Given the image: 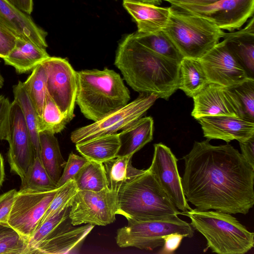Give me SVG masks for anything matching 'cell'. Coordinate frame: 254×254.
I'll return each instance as SVG.
<instances>
[{
  "label": "cell",
  "instance_id": "cell-49",
  "mask_svg": "<svg viewBox=\"0 0 254 254\" xmlns=\"http://www.w3.org/2000/svg\"><path fill=\"white\" fill-rule=\"evenodd\" d=\"M137 0L141 1L142 2L154 4L155 5H156V4H160V3L162 1V0Z\"/></svg>",
  "mask_w": 254,
  "mask_h": 254
},
{
  "label": "cell",
  "instance_id": "cell-32",
  "mask_svg": "<svg viewBox=\"0 0 254 254\" xmlns=\"http://www.w3.org/2000/svg\"><path fill=\"white\" fill-rule=\"evenodd\" d=\"M47 76L42 63L36 66L24 82L23 85L38 116L42 113L46 94Z\"/></svg>",
  "mask_w": 254,
  "mask_h": 254
},
{
  "label": "cell",
  "instance_id": "cell-42",
  "mask_svg": "<svg viewBox=\"0 0 254 254\" xmlns=\"http://www.w3.org/2000/svg\"><path fill=\"white\" fill-rule=\"evenodd\" d=\"M185 236L178 233H172L166 236L164 239L162 248L158 254H172L179 247Z\"/></svg>",
  "mask_w": 254,
  "mask_h": 254
},
{
  "label": "cell",
  "instance_id": "cell-14",
  "mask_svg": "<svg viewBox=\"0 0 254 254\" xmlns=\"http://www.w3.org/2000/svg\"><path fill=\"white\" fill-rule=\"evenodd\" d=\"M8 142L10 171L22 179L34 162L35 151L21 109L14 100L11 103Z\"/></svg>",
  "mask_w": 254,
  "mask_h": 254
},
{
  "label": "cell",
  "instance_id": "cell-38",
  "mask_svg": "<svg viewBox=\"0 0 254 254\" xmlns=\"http://www.w3.org/2000/svg\"><path fill=\"white\" fill-rule=\"evenodd\" d=\"M88 161L84 157L71 152L57 183V188L63 186L69 180H74L76 175Z\"/></svg>",
  "mask_w": 254,
  "mask_h": 254
},
{
  "label": "cell",
  "instance_id": "cell-46",
  "mask_svg": "<svg viewBox=\"0 0 254 254\" xmlns=\"http://www.w3.org/2000/svg\"><path fill=\"white\" fill-rule=\"evenodd\" d=\"M220 0H194L192 4L205 5L216 2Z\"/></svg>",
  "mask_w": 254,
  "mask_h": 254
},
{
  "label": "cell",
  "instance_id": "cell-16",
  "mask_svg": "<svg viewBox=\"0 0 254 254\" xmlns=\"http://www.w3.org/2000/svg\"><path fill=\"white\" fill-rule=\"evenodd\" d=\"M192 98L193 108L191 115L196 120L214 116L241 118L238 101L228 87L210 83Z\"/></svg>",
  "mask_w": 254,
  "mask_h": 254
},
{
  "label": "cell",
  "instance_id": "cell-23",
  "mask_svg": "<svg viewBox=\"0 0 254 254\" xmlns=\"http://www.w3.org/2000/svg\"><path fill=\"white\" fill-rule=\"evenodd\" d=\"M153 120L141 118L118 133L120 143L117 157L133 156L153 139Z\"/></svg>",
  "mask_w": 254,
  "mask_h": 254
},
{
  "label": "cell",
  "instance_id": "cell-8",
  "mask_svg": "<svg viewBox=\"0 0 254 254\" xmlns=\"http://www.w3.org/2000/svg\"><path fill=\"white\" fill-rule=\"evenodd\" d=\"M158 98L155 94L140 93L136 99L122 108L73 130L70 139L77 144L123 130L141 118Z\"/></svg>",
  "mask_w": 254,
  "mask_h": 254
},
{
  "label": "cell",
  "instance_id": "cell-6",
  "mask_svg": "<svg viewBox=\"0 0 254 254\" xmlns=\"http://www.w3.org/2000/svg\"><path fill=\"white\" fill-rule=\"evenodd\" d=\"M163 29L184 58L200 59L217 44L224 32L208 20L173 7Z\"/></svg>",
  "mask_w": 254,
  "mask_h": 254
},
{
  "label": "cell",
  "instance_id": "cell-17",
  "mask_svg": "<svg viewBox=\"0 0 254 254\" xmlns=\"http://www.w3.org/2000/svg\"><path fill=\"white\" fill-rule=\"evenodd\" d=\"M201 126L203 135L209 140L221 139L228 143L239 142L254 135V123L231 116L201 117L196 120Z\"/></svg>",
  "mask_w": 254,
  "mask_h": 254
},
{
  "label": "cell",
  "instance_id": "cell-43",
  "mask_svg": "<svg viewBox=\"0 0 254 254\" xmlns=\"http://www.w3.org/2000/svg\"><path fill=\"white\" fill-rule=\"evenodd\" d=\"M239 142L242 155L252 167L254 168V135L246 140Z\"/></svg>",
  "mask_w": 254,
  "mask_h": 254
},
{
  "label": "cell",
  "instance_id": "cell-40",
  "mask_svg": "<svg viewBox=\"0 0 254 254\" xmlns=\"http://www.w3.org/2000/svg\"><path fill=\"white\" fill-rule=\"evenodd\" d=\"M17 190L12 189L0 195V224L7 227V223Z\"/></svg>",
  "mask_w": 254,
  "mask_h": 254
},
{
  "label": "cell",
  "instance_id": "cell-11",
  "mask_svg": "<svg viewBox=\"0 0 254 254\" xmlns=\"http://www.w3.org/2000/svg\"><path fill=\"white\" fill-rule=\"evenodd\" d=\"M46 73L47 92L68 123L74 117L76 71L65 59L49 57L42 63Z\"/></svg>",
  "mask_w": 254,
  "mask_h": 254
},
{
  "label": "cell",
  "instance_id": "cell-37",
  "mask_svg": "<svg viewBox=\"0 0 254 254\" xmlns=\"http://www.w3.org/2000/svg\"><path fill=\"white\" fill-rule=\"evenodd\" d=\"M0 254H31L28 240L13 230L0 237Z\"/></svg>",
  "mask_w": 254,
  "mask_h": 254
},
{
  "label": "cell",
  "instance_id": "cell-15",
  "mask_svg": "<svg viewBox=\"0 0 254 254\" xmlns=\"http://www.w3.org/2000/svg\"><path fill=\"white\" fill-rule=\"evenodd\" d=\"M199 60L209 83L231 87L249 79L223 40Z\"/></svg>",
  "mask_w": 254,
  "mask_h": 254
},
{
  "label": "cell",
  "instance_id": "cell-26",
  "mask_svg": "<svg viewBox=\"0 0 254 254\" xmlns=\"http://www.w3.org/2000/svg\"><path fill=\"white\" fill-rule=\"evenodd\" d=\"M209 83L199 59L184 58L180 63L179 89L193 98Z\"/></svg>",
  "mask_w": 254,
  "mask_h": 254
},
{
  "label": "cell",
  "instance_id": "cell-19",
  "mask_svg": "<svg viewBox=\"0 0 254 254\" xmlns=\"http://www.w3.org/2000/svg\"><path fill=\"white\" fill-rule=\"evenodd\" d=\"M94 225L85 224L62 230L40 242L31 250V254L73 253L81 246Z\"/></svg>",
  "mask_w": 254,
  "mask_h": 254
},
{
  "label": "cell",
  "instance_id": "cell-27",
  "mask_svg": "<svg viewBox=\"0 0 254 254\" xmlns=\"http://www.w3.org/2000/svg\"><path fill=\"white\" fill-rule=\"evenodd\" d=\"M132 157H117L103 163L109 189L118 192L123 185L146 171L132 165Z\"/></svg>",
  "mask_w": 254,
  "mask_h": 254
},
{
  "label": "cell",
  "instance_id": "cell-18",
  "mask_svg": "<svg viewBox=\"0 0 254 254\" xmlns=\"http://www.w3.org/2000/svg\"><path fill=\"white\" fill-rule=\"evenodd\" d=\"M0 25L17 38L29 40L45 49L48 47L47 32L34 22L30 15L8 0H0Z\"/></svg>",
  "mask_w": 254,
  "mask_h": 254
},
{
  "label": "cell",
  "instance_id": "cell-22",
  "mask_svg": "<svg viewBox=\"0 0 254 254\" xmlns=\"http://www.w3.org/2000/svg\"><path fill=\"white\" fill-rule=\"evenodd\" d=\"M50 56L46 49L25 39L17 38L14 47L3 59L6 65L14 68L18 74L31 72Z\"/></svg>",
  "mask_w": 254,
  "mask_h": 254
},
{
  "label": "cell",
  "instance_id": "cell-5",
  "mask_svg": "<svg viewBox=\"0 0 254 254\" xmlns=\"http://www.w3.org/2000/svg\"><path fill=\"white\" fill-rule=\"evenodd\" d=\"M207 241V249L218 254H244L254 246V234L231 214L197 208L182 212Z\"/></svg>",
  "mask_w": 254,
  "mask_h": 254
},
{
  "label": "cell",
  "instance_id": "cell-28",
  "mask_svg": "<svg viewBox=\"0 0 254 254\" xmlns=\"http://www.w3.org/2000/svg\"><path fill=\"white\" fill-rule=\"evenodd\" d=\"M133 35L138 42L160 56L179 63L184 58L175 45L163 30L151 33L136 32Z\"/></svg>",
  "mask_w": 254,
  "mask_h": 254
},
{
  "label": "cell",
  "instance_id": "cell-7",
  "mask_svg": "<svg viewBox=\"0 0 254 254\" xmlns=\"http://www.w3.org/2000/svg\"><path fill=\"white\" fill-rule=\"evenodd\" d=\"M127 225L118 229L115 240L121 248L134 247L152 251L162 246L164 237L172 233L191 238L193 229L190 224L178 215L153 220H127Z\"/></svg>",
  "mask_w": 254,
  "mask_h": 254
},
{
  "label": "cell",
  "instance_id": "cell-2",
  "mask_svg": "<svg viewBox=\"0 0 254 254\" xmlns=\"http://www.w3.org/2000/svg\"><path fill=\"white\" fill-rule=\"evenodd\" d=\"M114 64L127 84L140 93L168 100L179 89L180 63L149 50L133 33L120 43Z\"/></svg>",
  "mask_w": 254,
  "mask_h": 254
},
{
  "label": "cell",
  "instance_id": "cell-45",
  "mask_svg": "<svg viewBox=\"0 0 254 254\" xmlns=\"http://www.w3.org/2000/svg\"><path fill=\"white\" fill-rule=\"evenodd\" d=\"M5 178L4 164L3 156L0 153V188L1 187Z\"/></svg>",
  "mask_w": 254,
  "mask_h": 254
},
{
  "label": "cell",
  "instance_id": "cell-10",
  "mask_svg": "<svg viewBox=\"0 0 254 254\" xmlns=\"http://www.w3.org/2000/svg\"><path fill=\"white\" fill-rule=\"evenodd\" d=\"M59 188L50 191L19 190L10 212L7 227L28 240L38 228Z\"/></svg>",
  "mask_w": 254,
  "mask_h": 254
},
{
  "label": "cell",
  "instance_id": "cell-1",
  "mask_svg": "<svg viewBox=\"0 0 254 254\" xmlns=\"http://www.w3.org/2000/svg\"><path fill=\"white\" fill-rule=\"evenodd\" d=\"M209 141H194L183 157L186 198L199 210L246 215L254 204V168L231 144Z\"/></svg>",
  "mask_w": 254,
  "mask_h": 254
},
{
  "label": "cell",
  "instance_id": "cell-24",
  "mask_svg": "<svg viewBox=\"0 0 254 254\" xmlns=\"http://www.w3.org/2000/svg\"><path fill=\"white\" fill-rule=\"evenodd\" d=\"M75 144L76 150L82 156L88 160L102 163L116 158L120 146L118 133Z\"/></svg>",
  "mask_w": 254,
  "mask_h": 254
},
{
  "label": "cell",
  "instance_id": "cell-34",
  "mask_svg": "<svg viewBox=\"0 0 254 254\" xmlns=\"http://www.w3.org/2000/svg\"><path fill=\"white\" fill-rule=\"evenodd\" d=\"M21 180V184L19 190L46 191L58 188L38 157H35L33 164Z\"/></svg>",
  "mask_w": 254,
  "mask_h": 254
},
{
  "label": "cell",
  "instance_id": "cell-44",
  "mask_svg": "<svg viewBox=\"0 0 254 254\" xmlns=\"http://www.w3.org/2000/svg\"><path fill=\"white\" fill-rule=\"evenodd\" d=\"M22 11L29 15L33 11V0H8Z\"/></svg>",
  "mask_w": 254,
  "mask_h": 254
},
{
  "label": "cell",
  "instance_id": "cell-21",
  "mask_svg": "<svg viewBox=\"0 0 254 254\" xmlns=\"http://www.w3.org/2000/svg\"><path fill=\"white\" fill-rule=\"evenodd\" d=\"M223 41L249 79H254V18L236 32H224Z\"/></svg>",
  "mask_w": 254,
  "mask_h": 254
},
{
  "label": "cell",
  "instance_id": "cell-31",
  "mask_svg": "<svg viewBox=\"0 0 254 254\" xmlns=\"http://www.w3.org/2000/svg\"><path fill=\"white\" fill-rule=\"evenodd\" d=\"M70 205L58 211L38 226L28 240L31 254L32 249L40 242L62 230L73 226L69 217Z\"/></svg>",
  "mask_w": 254,
  "mask_h": 254
},
{
  "label": "cell",
  "instance_id": "cell-20",
  "mask_svg": "<svg viewBox=\"0 0 254 254\" xmlns=\"http://www.w3.org/2000/svg\"><path fill=\"white\" fill-rule=\"evenodd\" d=\"M123 5L136 22L137 32L144 33L163 30L171 11V7H159L137 0H123Z\"/></svg>",
  "mask_w": 254,
  "mask_h": 254
},
{
  "label": "cell",
  "instance_id": "cell-4",
  "mask_svg": "<svg viewBox=\"0 0 254 254\" xmlns=\"http://www.w3.org/2000/svg\"><path fill=\"white\" fill-rule=\"evenodd\" d=\"M118 214L127 220L147 221L182 215L148 169L122 186Z\"/></svg>",
  "mask_w": 254,
  "mask_h": 254
},
{
  "label": "cell",
  "instance_id": "cell-9",
  "mask_svg": "<svg viewBox=\"0 0 254 254\" xmlns=\"http://www.w3.org/2000/svg\"><path fill=\"white\" fill-rule=\"evenodd\" d=\"M118 208V192L108 187L98 191L80 190L72 199L69 217L74 226H106L115 221Z\"/></svg>",
  "mask_w": 254,
  "mask_h": 254
},
{
  "label": "cell",
  "instance_id": "cell-12",
  "mask_svg": "<svg viewBox=\"0 0 254 254\" xmlns=\"http://www.w3.org/2000/svg\"><path fill=\"white\" fill-rule=\"evenodd\" d=\"M172 7L203 17L221 30L232 31L253 16L254 0H220L205 5L178 3Z\"/></svg>",
  "mask_w": 254,
  "mask_h": 254
},
{
  "label": "cell",
  "instance_id": "cell-33",
  "mask_svg": "<svg viewBox=\"0 0 254 254\" xmlns=\"http://www.w3.org/2000/svg\"><path fill=\"white\" fill-rule=\"evenodd\" d=\"M39 132L56 134L61 132L68 123L57 104L46 93L41 114L38 117Z\"/></svg>",
  "mask_w": 254,
  "mask_h": 254
},
{
  "label": "cell",
  "instance_id": "cell-25",
  "mask_svg": "<svg viewBox=\"0 0 254 254\" xmlns=\"http://www.w3.org/2000/svg\"><path fill=\"white\" fill-rule=\"evenodd\" d=\"M40 158L48 175L57 185L66 161L61 152L59 144L55 134L39 133Z\"/></svg>",
  "mask_w": 254,
  "mask_h": 254
},
{
  "label": "cell",
  "instance_id": "cell-47",
  "mask_svg": "<svg viewBox=\"0 0 254 254\" xmlns=\"http://www.w3.org/2000/svg\"><path fill=\"white\" fill-rule=\"evenodd\" d=\"M170 2L172 5L178 3H185L192 4L194 0H164Z\"/></svg>",
  "mask_w": 254,
  "mask_h": 254
},
{
  "label": "cell",
  "instance_id": "cell-29",
  "mask_svg": "<svg viewBox=\"0 0 254 254\" xmlns=\"http://www.w3.org/2000/svg\"><path fill=\"white\" fill-rule=\"evenodd\" d=\"M13 93L14 100L17 102L21 109L27 127L29 131L35 149V157L40 158L38 114L29 99L23 82L19 81L16 84L13 86Z\"/></svg>",
  "mask_w": 254,
  "mask_h": 254
},
{
  "label": "cell",
  "instance_id": "cell-41",
  "mask_svg": "<svg viewBox=\"0 0 254 254\" xmlns=\"http://www.w3.org/2000/svg\"><path fill=\"white\" fill-rule=\"evenodd\" d=\"M17 37L0 25V58H6L15 46Z\"/></svg>",
  "mask_w": 254,
  "mask_h": 254
},
{
  "label": "cell",
  "instance_id": "cell-50",
  "mask_svg": "<svg viewBox=\"0 0 254 254\" xmlns=\"http://www.w3.org/2000/svg\"><path fill=\"white\" fill-rule=\"evenodd\" d=\"M4 78L3 77L0 71V88H1L3 87L4 85Z\"/></svg>",
  "mask_w": 254,
  "mask_h": 254
},
{
  "label": "cell",
  "instance_id": "cell-13",
  "mask_svg": "<svg viewBox=\"0 0 254 254\" xmlns=\"http://www.w3.org/2000/svg\"><path fill=\"white\" fill-rule=\"evenodd\" d=\"M154 149L149 170L178 209L183 212L191 209L184 193L178 169V159L171 149L162 143L154 144Z\"/></svg>",
  "mask_w": 254,
  "mask_h": 254
},
{
  "label": "cell",
  "instance_id": "cell-48",
  "mask_svg": "<svg viewBox=\"0 0 254 254\" xmlns=\"http://www.w3.org/2000/svg\"><path fill=\"white\" fill-rule=\"evenodd\" d=\"M11 228L0 224V237L12 231Z\"/></svg>",
  "mask_w": 254,
  "mask_h": 254
},
{
  "label": "cell",
  "instance_id": "cell-30",
  "mask_svg": "<svg viewBox=\"0 0 254 254\" xmlns=\"http://www.w3.org/2000/svg\"><path fill=\"white\" fill-rule=\"evenodd\" d=\"M78 190L100 191L108 187L103 163L88 160L74 179Z\"/></svg>",
  "mask_w": 254,
  "mask_h": 254
},
{
  "label": "cell",
  "instance_id": "cell-39",
  "mask_svg": "<svg viewBox=\"0 0 254 254\" xmlns=\"http://www.w3.org/2000/svg\"><path fill=\"white\" fill-rule=\"evenodd\" d=\"M10 106L9 99L0 94V141L9 140Z\"/></svg>",
  "mask_w": 254,
  "mask_h": 254
},
{
  "label": "cell",
  "instance_id": "cell-35",
  "mask_svg": "<svg viewBox=\"0 0 254 254\" xmlns=\"http://www.w3.org/2000/svg\"><path fill=\"white\" fill-rule=\"evenodd\" d=\"M235 96L241 112V118L254 123V79H248L228 87Z\"/></svg>",
  "mask_w": 254,
  "mask_h": 254
},
{
  "label": "cell",
  "instance_id": "cell-3",
  "mask_svg": "<svg viewBox=\"0 0 254 254\" xmlns=\"http://www.w3.org/2000/svg\"><path fill=\"white\" fill-rule=\"evenodd\" d=\"M76 102L87 119L96 122L128 104L130 93L113 70L76 71Z\"/></svg>",
  "mask_w": 254,
  "mask_h": 254
},
{
  "label": "cell",
  "instance_id": "cell-36",
  "mask_svg": "<svg viewBox=\"0 0 254 254\" xmlns=\"http://www.w3.org/2000/svg\"><path fill=\"white\" fill-rule=\"evenodd\" d=\"M78 190L74 180H69L63 186L59 188L39 226L55 213L71 204L72 198Z\"/></svg>",
  "mask_w": 254,
  "mask_h": 254
}]
</instances>
